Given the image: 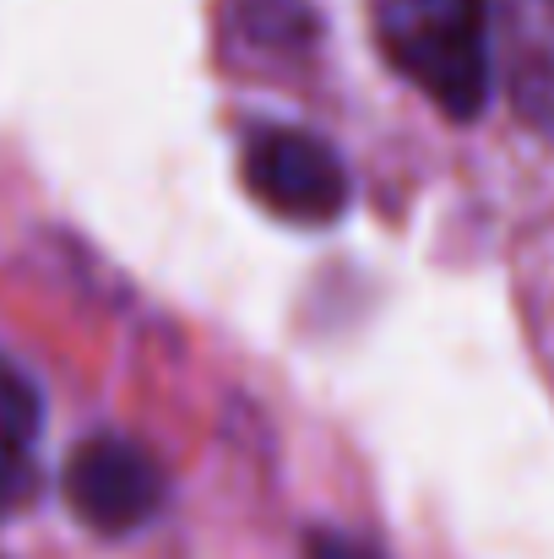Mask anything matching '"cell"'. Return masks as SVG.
<instances>
[{
  "mask_svg": "<svg viewBox=\"0 0 554 559\" xmlns=\"http://www.w3.org/2000/svg\"><path fill=\"white\" fill-rule=\"evenodd\" d=\"M305 559H380L369 544L349 538V533H332V527H316L305 538Z\"/></svg>",
  "mask_w": 554,
  "mask_h": 559,
  "instance_id": "cell-7",
  "label": "cell"
},
{
  "mask_svg": "<svg viewBox=\"0 0 554 559\" xmlns=\"http://www.w3.org/2000/svg\"><path fill=\"white\" fill-rule=\"evenodd\" d=\"M386 66L413 82L446 120H479L495 87L490 0H369Z\"/></svg>",
  "mask_w": 554,
  "mask_h": 559,
  "instance_id": "cell-1",
  "label": "cell"
},
{
  "mask_svg": "<svg viewBox=\"0 0 554 559\" xmlns=\"http://www.w3.org/2000/svg\"><path fill=\"white\" fill-rule=\"evenodd\" d=\"M44 424V396L27 380V370H16L0 354V445H27Z\"/></svg>",
  "mask_w": 554,
  "mask_h": 559,
  "instance_id": "cell-5",
  "label": "cell"
},
{
  "mask_svg": "<svg viewBox=\"0 0 554 559\" xmlns=\"http://www.w3.org/2000/svg\"><path fill=\"white\" fill-rule=\"evenodd\" d=\"M38 500V467L27 445H0V522Z\"/></svg>",
  "mask_w": 554,
  "mask_h": 559,
  "instance_id": "cell-6",
  "label": "cell"
},
{
  "mask_svg": "<svg viewBox=\"0 0 554 559\" xmlns=\"http://www.w3.org/2000/svg\"><path fill=\"white\" fill-rule=\"evenodd\" d=\"M60 489H66L71 516L87 522L104 538L148 527L169 500V478H164L158 456L142 440H126V435H87L66 456Z\"/></svg>",
  "mask_w": 554,
  "mask_h": 559,
  "instance_id": "cell-2",
  "label": "cell"
},
{
  "mask_svg": "<svg viewBox=\"0 0 554 559\" xmlns=\"http://www.w3.org/2000/svg\"><path fill=\"white\" fill-rule=\"evenodd\" d=\"M245 186L250 195L283 217V223H305V228H327L349 212V169L343 158L299 126H267L245 142Z\"/></svg>",
  "mask_w": 554,
  "mask_h": 559,
  "instance_id": "cell-3",
  "label": "cell"
},
{
  "mask_svg": "<svg viewBox=\"0 0 554 559\" xmlns=\"http://www.w3.org/2000/svg\"><path fill=\"white\" fill-rule=\"evenodd\" d=\"M495 66L517 120L554 142V0H500Z\"/></svg>",
  "mask_w": 554,
  "mask_h": 559,
  "instance_id": "cell-4",
  "label": "cell"
}]
</instances>
